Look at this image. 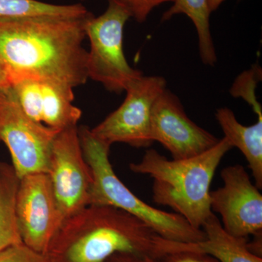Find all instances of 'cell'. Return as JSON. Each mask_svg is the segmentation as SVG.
<instances>
[{
  "instance_id": "13",
  "label": "cell",
  "mask_w": 262,
  "mask_h": 262,
  "mask_svg": "<svg viewBox=\"0 0 262 262\" xmlns=\"http://www.w3.org/2000/svg\"><path fill=\"white\" fill-rule=\"evenodd\" d=\"M254 125L246 126L236 118L232 110L220 108L215 118L232 148H237L247 160L255 184L262 188V115H257Z\"/></svg>"
},
{
  "instance_id": "9",
  "label": "cell",
  "mask_w": 262,
  "mask_h": 262,
  "mask_svg": "<svg viewBox=\"0 0 262 262\" xmlns=\"http://www.w3.org/2000/svg\"><path fill=\"white\" fill-rule=\"evenodd\" d=\"M48 175L63 220L89 206L93 176L81 147L78 127L63 129L57 134Z\"/></svg>"
},
{
  "instance_id": "6",
  "label": "cell",
  "mask_w": 262,
  "mask_h": 262,
  "mask_svg": "<svg viewBox=\"0 0 262 262\" xmlns=\"http://www.w3.org/2000/svg\"><path fill=\"white\" fill-rule=\"evenodd\" d=\"M60 131L29 118L9 88L0 91V142L9 150L18 179L29 173H48L52 145Z\"/></svg>"
},
{
  "instance_id": "20",
  "label": "cell",
  "mask_w": 262,
  "mask_h": 262,
  "mask_svg": "<svg viewBox=\"0 0 262 262\" xmlns=\"http://www.w3.org/2000/svg\"><path fill=\"white\" fill-rule=\"evenodd\" d=\"M130 10L133 18L139 23H144L156 7L173 0H120Z\"/></svg>"
},
{
  "instance_id": "14",
  "label": "cell",
  "mask_w": 262,
  "mask_h": 262,
  "mask_svg": "<svg viewBox=\"0 0 262 262\" xmlns=\"http://www.w3.org/2000/svg\"><path fill=\"white\" fill-rule=\"evenodd\" d=\"M201 229L206 238L196 245V251L206 253L219 262H262L261 256L248 247V239L229 234L220 220L212 213Z\"/></svg>"
},
{
  "instance_id": "15",
  "label": "cell",
  "mask_w": 262,
  "mask_h": 262,
  "mask_svg": "<svg viewBox=\"0 0 262 262\" xmlns=\"http://www.w3.org/2000/svg\"><path fill=\"white\" fill-rule=\"evenodd\" d=\"M173 5L163 15L166 21L174 15L184 14L192 20L196 30L200 56L203 63L213 66L217 56L210 29V10L208 0H173Z\"/></svg>"
},
{
  "instance_id": "5",
  "label": "cell",
  "mask_w": 262,
  "mask_h": 262,
  "mask_svg": "<svg viewBox=\"0 0 262 262\" xmlns=\"http://www.w3.org/2000/svg\"><path fill=\"white\" fill-rule=\"evenodd\" d=\"M132 17L130 10L120 0H108V7L99 16L91 14L84 22L88 51L89 79L103 84L110 92L121 94L143 75L132 68L123 51L124 27Z\"/></svg>"
},
{
  "instance_id": "23",
  "label": "cell",
  "mask_w": 262,
  "mask_h": 262,
  "mask_svg": "<svg viewBox=\"0 0 262 262\" xmlns=\"http://www.w3.org/2000/svg\"><path fill=\"white\" fill-rule=\"evenodd\" d=\"M225 0H208V5H209L211 12L215 11L220 8L221 5L225 2Z\"/></svg>"
},
{
  "instance_id": "1",
  "label": "cell",
  "mask_w": 262,
  "mask_h": 262,
  "mask_svg": "<svg viewBox=\"0 0 262 262\" xmlns=\"http://www.w3.org/2000/svg\"><path fill=\"white\" fill-rule=\"evenodd\" d=\"M89 15L0 20V73L8 88L24 77L46 79L72 89L85 84L84 22Z\"/></svg>"
},
{
  "instance_id": "11",
  "label": "cell",
  "mask_w": 262,
  "mask_h": 262,
  "mask_svg": "<svg viewBox=\"0 0 262 262\" xmlns=\"http://www.w3.org/2000/svg\"><path fill=\"white\" fill-rule=\"evenodd\" d=\"M150 134L175 160L203 154L220 140L191 120L179 98L167 89L153 106Z\"/></svg>"
},
{
  "instance_id": "16",
  "label": "cell",
  "mask_w": 262,
  "mask_h": 262,
  "mask_svg": "<svg viewBox=\"0 0 262 262\" xmlns=\"http://www.w3.org/2000/svg\"><path fill=\"white\" fill-rule=\"evenodd\" d=\"M91 13L81 4L55 5L38 0H0V20L33 17L82 18Z\"/></svg>"
},
{
  "instance_id": "3",
  "label": "cell",
  "mask_w": 262,
  "mask_h": 262,
  "mask_svg": "<svg viewBox=\"0 0 262 262\" xmlns=\"http://www.w3.org/2000/svg\"><path fill=\"white\" fill-rule=\"evenodd\" d=\"M232 146L225 139L203 154L182 160H168L155 149L146 151L131 171L149 176L153 180L152 199L169 207L189 225L201 229L211 214V184L215 170Z\"/></svg>"
},
{
  "instance_id": "21",
  "label": "cell",
  "mask_w": 262,
  "mask_h": 262,
  "mask_svg": "<svg viewBox=\"0 0 262 262\" xmlns=\"http://www.w3.org/2000/svg\"><path fill=\"white\" fill-rule=\"evenodd\" d=\"M159 260L160 262H219L210 255L190 250L170 253Z\"/></svg>"
},
{
  "instance_id": "19",
  "label": "cell",
  "mask_w": 262,
  "mask_h": 262,
  "mask_svg": "<svg viewBox=\"0 0 262 262\" xmlns=\"http://www.w3.org/2000/svg\"><path fill=\"white\" fill-rule=\"evenodd\" d=\"M0 262H53L47 254L36 252L24 244L15 245L0 252Z\"/></svg>"
},
{
  "instance_id": "4",
  "label": "cell",
  "mask_w": 262,
  "mask_h": 262,
  "mask_svg": "<svg viewBox=\"0 0 262 262\" xmlns=\"http://www.w3.org/2000/svg\"><path fill=\"white\" fill-rule=\"evenodd\" d=\"M78 134L84 159L93 176L89 205L123 210L145 222L169 241L183 244H198L204 241L206 235L203 229L194 228L178 213L150 206L131 192L117 177L110 163L111 146L94 137L89 127H78Z\"/></svg>"
},
{
  "instance_id": "24",
  "label": "cell",
  "mask_w": 262,
  "mask_h": 262,
  "mask_svg": "<svg viewBox=\"0 0 262 262\" xmlns=\"http://www.w3.org/2000/svg\"><path fill=\"white\" fill-rule=\"evenodd\" d=\"M8 165V164L0 163V186H1L2 182H3V177H4L5 170H6Z\"/></svg>"
},
{
  "instance_id": "17",
  "label": "cell",
  "mask_w": 262,
  "mask_h": 262,
  "mask_svg": "<svg viewBox=\"0 0 262 262\" xmlns=\"http://www.w3.org/2000/svg\"><path fill=\"white\" fill-rule=\"evenodd\" d=\"M18 182L14 169L8 165L0 186V252L10 246L23 244L15 213Z\"/></svg>"
},
{
  "instance_id": "10",
  "label": "cell",
  "mask_w": 262,
  "mask_h": 262,
  "mask_svg": "<svg viewBox=\"0 0 262 262\" xmlns=\"http://www.w3.org/2000/svg\"><path fill=\"white\" fill-rule=\"evenodd\" d=\"M223 186L211 192V209L223 228L234 237L248 238L262 232V194L241 165L221 172Z\"/></svg>"
},
{
  "instance_id": "8",
  "label": "cell",
  "mask_w": 262,
  "mask_h": 262,
  "mask_svg": "<svg viewBox=\"0 0 262 262\" xmlns=\"http://www.w3.org/2000/svg\"><path fill=\"white\" fill-rule=\"evenodd\" d=\"M15 213L23 244L47 254L64 221L48 173H29L19 179Z\"/></svg>"
},
{
  "instance_id": "18",
  "label": "cell",
  "mask_w": 262,
  "mask_h": 262,
  "mask_svg": "<svg viewBox=\"0 0 262 262\" xmlns=\"http://www.w3.org/2000/svg\"><path fill=\"white\" fill-rule=\"evenodd\" d=\"M261 69L255 65L252 69L239 75L230 90L231 94L234 97H242L251 105L257 115H262V108L256 98L255 91L258 81L261 78Z\"/></svg>"
},
{
  "instance_id": "22",
  "label": "cell",
  "mask_w": 262,
  "mask_h": 262,
  "mask_svg": "<svg viewBox=\"0 0 262 262\" xmlns=\"http://www.w3.org/2000/svg\"><path fill=\"white\" fill-rule=\"evenodd\" d=\"M105 262H160L158 258L141 255L120 253L114 255Z\"/></svg>"
},
{
  "instance_id": "25",
  "label": "cell",
  "mask_w": 262,
  "mask_h": 262,
  "mask_svg": "<svg viewBox=\"0 0 262 262\" xmlns=\"http://www.w3.org/2000/svg\"><path fill=\"white\" fill-rule=\"evenodd\" d=\"M8 86L7 85L4 77H3V75L0 73V91H1V90L8 89Z\"/></svg>"
},
{
  "instance_id": "7",
  "label": "cell",
  "mask_w": 262,
  "mask_h": 262,
  "mask_svg": "<svg viewBox=\"0 0 262 262\" xmlns=\"http://www.w3.org/2000/svg\"><path fill=\"white\" fill-rule=\"evenodd\" d=\"M160 76L142 75L125 90L126 97L120 107L108 115L91 134L111 146L124 143L134 147H148L152 144L150 125L156 100L166 88Z\"/></svg>"
},
{
  "instance_id": "12",
  "label": "cell",
  "mask_w": 262,
  "mask_h": 262,
  "mask_svg": "<svg viewBox=\"0 0 262 262\" xmlns=\"http://www.w3.org/2000/svg\"><path fill=\"white\" fill-rule=\"evenodd\" d=\"M9 89L24 113L40 125L62 130L77 126L82 117L74 105L72 88L46 79L24 77L13 81Z\"/></svg>"
},
{
  "instance_id": "2",
  "label": "cell",
  "mask_w": 262,
  "mask_h": 262,
  "mask_svg": "<svg viewBox=\"0 0 262 262\" xmlns=\"http://www.w3.org/2000/svg\"><path fill=\"white\" fill-rule=\"evenodd\" d=\"M185 248L123 210L89 205L63 221L47 255L53 262H105L120 253L160 259Z\"/></svg>"
}]
</instances>
